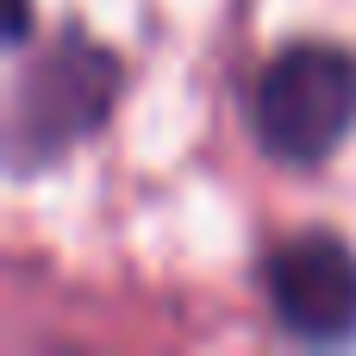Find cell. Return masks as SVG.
I'll list each match as a JSON object with an SVG mask.
<instances>
[{"instance_id":"cell-2","label":"cell","mask_w":356,"mask_h":356,"mask_svg":"<svg viewBox=\"0 0 356 356\" xmlns=\"http://www.w3.org/2000/svg\"><path fill=\"white\" fill-rule=\"evenodd\" d=\"M269 300L288 332L344 344L356 332V257L332 232H300L269 257Z\"/></svg>"},{"instance_id":"cell-1","label":"cell","mask_w":356,"mask_h":356,"mask_svg":"<svg viewBox=\"0 0 356 356\" xmlns=\"http://www.w3.org/2000/svg\"><path fill=\"white\" fill-rule=\"evenodd\" d=\"M257 144L294 169H319L356 125V56L338 44L282 50L250 88Z\"/></svg>"}]
</instances>
